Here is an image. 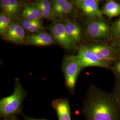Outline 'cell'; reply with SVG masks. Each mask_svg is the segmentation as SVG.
Masks as SVG:
<instances>
[{"label":"cell","instance_id":"1","mask_svg":"<svg viewBox=\"0 0 120 120\" xmlns=\"http://www.w3.org/2000/svg\"><path fill=\"white\" fill-rule=\"evenodd\" d=\"M82 111L86 120H120V101L113 92H106L91 84Z\"/></svg>","mask_w":120,"mask_h":120},{"label":"cell","instance_id":"2","mask_svg":"<svg viewBox=\"0 0 120 120\" xmlns=\"http://www.w3.org/2000/svg\"><path fill=\"white\" fill-rule=\"evenodd\" d=\"M27 94L20 79L16 78L13 94L0 100V118L4 119L11 116L22 115V104Z\"/></svg>","mask_w":120,"mask_h":120},{"label":"cell","instance_id":"3","mask_svg":"<svg viewBox=\"0 0 120 120\" xmlns=\"http://www.w3.org/2000/svg\"><path fill=\"white\" fill-rule=\"evenodd\" d=\"M85 27L86 34L91 39L107 41L111 40V25L105 19L90 18Z\"/></svg>","mask_w":120,"mask_h":120},{"label":"cell","instance_id":"4","mask_svg":"<svg viewBox=\"0 0 120 120\" xmlns=\"http://www.w3.org/2000/svg\"><path fill=\"white\" fill-rule=\"evenodd\" d=\"M62 67L65 86L69 91L73 94L77 78L82 68L75 55H73L64 56Z\"/></svg>","mask_w":120,"mask_h":120},{"label":"cell","instance_id":"5","mask_svg":"<svg viewBox=\"0 0 120 120\" xmlns=\"http://www.w3.org/2000/svg\"><path fill=\"white\" fill-rule=\"evenodd\" d=\"M75 56L82 69L89 67H98L109 69V67L100 60L89 45L81 46Z\"/></svg>","mask_w":120,"mask_h":120},{"label":"cell","instance_id":"6","mask_svg":"<svg viewBox=\"0 0 120 120\" xmlns=\"http://www.w3.org/2000/svg\"><path fill=\"white\" fill-rule=\"evenodd\" d=\"M49 29L53 38L62 47L70 51L75 49L77 44L67 34L63 23L55 22L49 27Z\"/></svg>","mask_w":120,"mask_h":120},{"label":"cell","instance_id":"7","mask_svg":"<svg viewBox=\"0 0 120 120\" xmlns=\"http://www.w3.org/2000/svg\"><path fill=\"white\" fill-rule=\"evenodd\" d=\"M89 46L100 60L108 65L109 69L111 64L119 57L108 44H93Z\"/></svg>","mask_w":120,"mask_h":120},{"label":"cell","instance_id":"8","mask_svg":"<svg viewBox=\"0 0 120 120\" xmlns=\"http://www.w3.org/2000/svg\"><path fill=\"white\" fill-rule=\"evenodd\" d=\"M71 2L74 6L81 10L89 18L105 19L100 8L98 0H74Z\"/></svg>","mask_w":120,"mask_h":120},{"label":"cell","instance_id":"9","mask_svg":"<svg viewBox=\"0 0 120 120\" xmlns=\"http://www.w3.org/2000/svg\"><path fill=\"white\" fill-rule=\"evenodd\" d=\"M52 107L55 111L58 120H72L69 99H56L52 102Z\"/></svg>","mask_w":120,"mask_h":120},{"label":"cell","instance_id":"10","mask_svg":"<svg viewBox=\"0 0 120 120\" xmlns=\"http://www.w3.org/2000/svg\"><path fill=\"white\" fill-rule=\"evenodd\" d=\"M56 44V41L51 35L45 32H40L38 34L30 35L26 36L25 44L38 46H45Z\"/></svg>","mask_w":120,"mask_h":120},{"label":"cell","instance_id":"11","mask_svg":"<svg viewBox=\"0 0 120 120\" xmlns=\"http://www.w3.org/2000/svg\"><path fill=\"white\" fill-rule=\"evenodd\" d=\"M50 2L56 18L66 17L74 13V6L71 1L67 0H53Z\"/></svg>","mask_w":120,"mask_h":120},{"label":"cell","instance_id":"12","mask_svg":"<svg viewBox=\"0 0 120 120\" xmlns=\"http://www.w3.org/2000/svg\"><path fill=\"white\" fill-rule=\"evenodd\" d=\"M65 30L69 36L77 43H80L82 38V33L81 27L76 22L67 21L64 23Z\"/></svg>","mask_w":120,"mask_h":120},{"label":"cell","instance_id":"13","mask_svg":"<svg viewBox=\"0 0 120 120\" xmlns=\"http://www.w3.org/2000/svg\"><path fill=\"white\" fill-rule=\"evenodd\" d=\"M104 15L109 18L120 16V3L113 0H108L101 9Z\"/></svg>","mask_w":120,"mask_h":120},{"label":"cell","instance_id":"14","mask_svg":"<svg viewBox=\"0 0 120 120\" xmlns=\"http://www.w3.org/2000/svg\"><path fill=\"white\" fill-rule=\"evenodd\" d=\"M26 35L25 29L22 26L17 23L15 30L8 36L2 37L4 40L18 45L25 44Z\"/></svg>","mask_w":120,"mask_h":120},{"label":"cell","instance_id":"15","mask_svg":"<svg viewBox=\"0 0 120 120\" xmlns=\"http://www.w3.org/2000/svg\"><path fill=\"white\" fill-rule=\"evenodd\" d=\"M25 20H38L42 18L40 10L34 5H27L24 8L21 14Z\"/></svg>","mask_w":120,"mask_h":120},{"label":"cell","instance_id":"16","mask_svg":"<svg viewBox=\"0 0 120 120\" xmlns=\"http://www.w3.org/2000/svg\"><path fill=\"white\" fill-rule=\"evenodd\" d=\"M12 17L8 14L1 11L0 14V34H4L6 31L9 25L12 23Z\"/></svg>","mask_w":120,"mask_h":120},{"label":"cell","instance_id":"17","mask_svg":"<svg viewBox=\"0 0 120 120\" xmlns=\"http://www.w3.org/2000/svg\"><path fill=\"white\" fill-rule=\"evenodd\" d=\"M0 8L2 11L12 17L16 15L10 3V0H1L0 1Z\"/></svg>","mask_w":120,"mask_h":120},{"label":"cell","instance_id":"18","mask_svg":"<svg viewBox=\"0 0 120 120\" xmlns=\"http://www.w3.org/2000/svg\"><path fill=\"white\" fill-rule=\"evenodd\" d=\"M111 26L112 39L120 37V17L113 22Z\"/></svg>","mask_w":120,"mask_h":120},{"label":"cell","instance_id":"19","mask_svg":"<svg viewBox=\"0 0 120 120\" xmlns=\"http://www.w3.org/2000/svg\"><path fill=\"white\" fill-rule=\"evenodd\" d=\"M109 45L113 49L116 54L118 56H120V37L115 38L112 39L109 41Z\"/></svg>","mask_w":120,"mask_h":120},{"label":"cell","instance_id":"20","mask_svg":"<svg viewBox=\"0 0 120 120\" xmlns=\"http://www.w3.org/2000/svg\"><path fill=\"white\" fill-rule=\"evenodd\" d=\"M109 69L114 74L116 78H120V56L111 64Z\"/></svg>","mask_w":120,"mask_h":120},{"label":"cell","instance_id":"21","mask_svg":"<svg viewBox=\"0 0 120 120\" xmlns=\"http://www.w3.org/2000/svg\"><path fill=\"white\" fill-rule=\"evenodd\" d=\"M42 29H44L43 23L41 20H40L33 26H31L27 31L30 33H34Z\"/></svg>","mask_w":120,"mask_h":120},{"label":"cell","instance_id":"22","mask_svg":"<svg viewBox=\"0 0 120 120\" xmlns=\"http://www.w3.org/2000/svg\"><path fill=\"white\" fill-rule=\"evenodd\" d=\"M120 102V78H116L113 91L112 92Z\"/></svg>","mask_w":120,"mask_h":120},{"label":"cell","instance_id":"23","mask_svg":"<svg viewBox=\"0 0 120 120\" xmlns=\"http://www.w3.org/2000/svg\"><path fill=\"white\" fill-rule=\"evenodd\" d=\"M38 20H24L22 22L21 26L25 30H27Z\"/></svg>","mask_w":120,"mask_h":120},{"label":"cell","instance_id":"24","mask_svg":"<svg viewBox=\"0 0 120 120\" xmlns=\"http://www.w3.org/2000/svg\"><path fill=\"white\" fill-rule=\"evenodd\" d=\"M41 13L43 18L48 19L52 20H56V18L53 16H52L51 13H49L47 10L44 9H39Z\"/></svg>","mask_w":120,"mask_h":120},{"label":"cell","instance_id":"25","mask_svg":"<svg viewBox=\"0 0 120 120\" xmlns=\"http://www.w3.org/2000/svg\"><path fill=\"white\" fill-rule=\"evenodd\" d=\"M17 23L16 22H12L11 23V24L9 26L8 28L7 29V30H6V31L5 32L4 34L2 35V37H4V36H8L9 34H11V33H12L16 29V26H17Z\"/></svg>","mask_w":120,"mask_h":120},{"label":"cell","instance_id":"26","mask_svg":"<svg viewBox=\"0 0 120 120\" xmlns=\"http://www.w3.org/2000/svg\"><path fill=\"white\" fill-rule=\"evenodd\" d=\"M22 116L23 117V118L24 119V120H48L46 119H36L34 117H29L28 116H26V115L24 114L23 113H22Z\"/></svg>","mask_w":120,"mask_h":120},{"label":"cell","instance_id":"27","mask_svg":"<svg viewBox=\"0 0 120 120\" xmlns=\"http://www.w3.org/2000/svg\"><path fill=\"white\" fill-rule=\"evenodd\" d=\"M3 120H20L16 116H11L9 117L6 118L4 119H3Z\"/></svg>","mask_w":120,"mask_h":120}]
</instances>
